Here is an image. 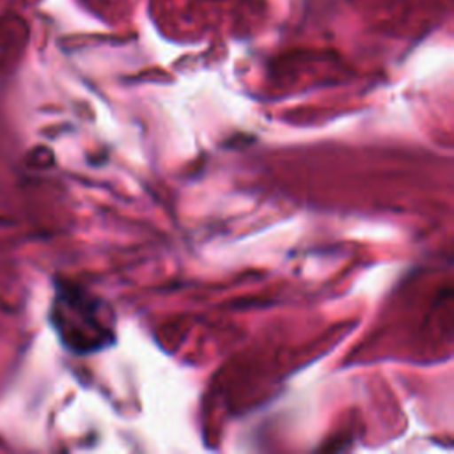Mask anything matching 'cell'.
I'll return each instance as SVG.
<instances>
[{
    "label": "cell",
    "instance_id": "obj_1",
    "mask_svg": "<svg viewBox=\"0 0 454 454\" xmlns=\"http://www.w3.org/2000/svg\"><path fill=\"white\" fill-rule=\"evenodd\" d=\"M50 321L62 346L76 355H90L115 344L114 310L78 286H57Z\"/></svg>",
    "mask_w": 454,
    "mask_h": 454
}]
</instances>
